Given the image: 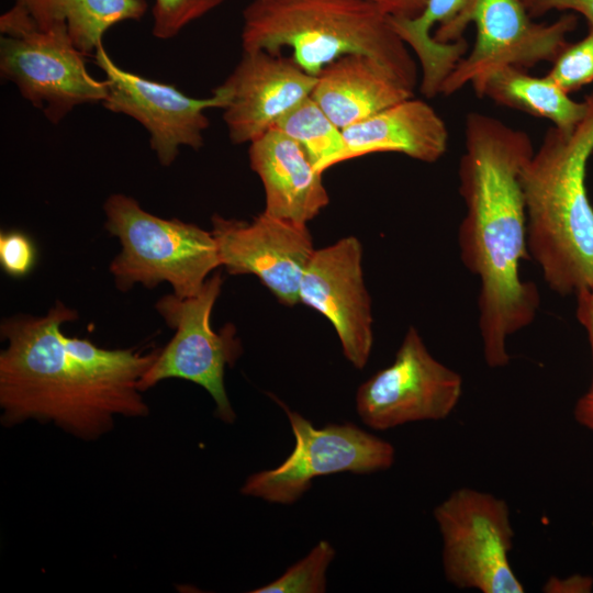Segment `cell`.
<instances>
[{
  "label": "cell",
  "instance_id": "cell-15",
  "mask_svg": "<svg viewBox=\"0 0 593 593\" xmlns=\"http://www.w3.org/2000/svg\"><path fill=\"white\" fill-rule=\"evenodd\" d=\"M317 77L291 58L267 51H243L232 74L214 89L225 102L223 120L234 144L251 143L309 98Z\"/></svg>",
  "mask_w": 593,
  "mask_h": 593
},
{
  "label": "cell",
  "instance_id": "cell-28",
  "mask_svg": "<svg viewBox=\"0 0 593 593\" xmlns=\"http://www.w3.org/2000/svg\"><path fill=\"white\" fill-rule=\"evenodd\" d=\"M396 19H415L422 14L428 0H366Z\"/></svg>",
  "mask_w": 593,
  "mask_h": 593
},
{
  "label": "cell",
  "instance_id": "cell-1",
  "mask_svg": "<svg viewBox=\"0 0 593 593\" xmlns=\"http://www.w3.org/2000/svg\"><path fill=\"white\" fill-rule=\"evenodd\" d=\"M78 318L60 301L45 315L16 314L0 325L8 342L0 354L1 422H53L81 439L94 440L114 417L148 414L139 381L160 349H105L87 338L69 337L64 323Z\"/></svg>",
  "mask_w": 593,
  "mask_h": 593
},
{
  "label": "cell",
  "instance_id": "cell-21",
  "mask_svg": "<svg viewBox=\"0 0 593 593\" xmlns=\"http://www.w3.org/2000/svg\"><path fill=\"white\" fill-rule=\"evenodd\" d=\"M467 0H428L415 19L392 18L393 26L419 61L422 82L439 85L454 69L462 56L459 43H440L432 35L435 25L450 23L462 10Z\"/></svg>",
  "mask_w": 593,
  "mask_h": 593
},
{
  "label": "cell",
  "instance_id": "cell-23",
  "mask_svg": "<svg viewBox=\"0 0 593 593\" xmlns=\"http://www.w3.org/2000/svg\"><path fill=\"white\" fill-rule=\"evenodd\" d=\"M335 549L321 540L303 559L288 568L278 579L253 590V593H321L326 589V570Z\"/></svg>",
  "mask_w": 593,
  "mask_h": 593
},
{
  "label": "cell",
  "instance_id": "cell-5",
  "mask_svg": "<svg viewBox=\"0 0 593 593\" xmlns=\"http://www.w3.org/2000/svg\"><path fill=\"white\" fill-rule=\"evenodd\" d=\"M103 209L104 227L122 246L110 265L120 291L136 283L154 289L167 282L176 295L187 298L197 294L210 273L221 267L212 232L150 214L122 193L110 195Z\"/></svg>",
  "mask_w": 593,
  "mask_h": 593
},
{
  "label": "cell",
  "instance_id": "cell-20",
  "mask_svg": "<svg viewBox=\"0 0 593 593\" xmlns=\"http://www.w3.org/2000/svg\"><path fill=\"white\" fill-rule=\"evenodd\" d=\"M474 93L505 105L549 120L561 131L573 130L588 114V97L577 102L547 75L535 77L526 69L505 66L471 83Z\"/></svg>",
  "mask_w": 593,
  "mask_h": 593
},
{
  "label": "cell",
  "instance_id": "cell-24",
  "mask_svg": "<svg viewBox=\"0 0 593 593\" xmlns=\"http://www.w3.org/2000/svg\"><path fill=\"white\" fill-rule=\"evenodd\" d=\"M547 76L564 92H573L593 81V30L574 44H568Z\"/></svg>",
  "mask_w": 593,
  "mask_h": 593
},
{
  "label": "cell",
  "instance_id": "cell-12",
  "mask_svg": "<svg viewBox=\"0 0 593 593\" xmlns=\"http://www.w3.org/2000/svg\"><path fill=\"white\" fill-rule=\"evenodd\" d=\"M97 66L105 76L107 110L128 115L149 133L152 149L163 166H170L181 146L200 149L203 133L210 122L209 109H223L225 102L216 93L198 99L184 94L175 86L144 78L118 66L103 44L94 55Z\"/></svg>",
  "mask_w": 593,
  "mask_h": 593
},
{
  "label": "cell",
  "instance_id": "cell-6",
  "mask_svg": "<svg viewBox=\"0 0 593 593\" xmlns=\"http://www.w3.org/2000/svg\"><path fill=\"white\" fill-rule=\"evenodd\" d=\"M469 23L475 25V42L441 85L444 96L501 67L526 69L553 61L568 45L567 35L575 29L577 16L563 14L549 24L536 23L522 0H467L459 14L438 26L433 36L440 43L457 42Z\"/></svg>",
  "mask_w": 593,
  "mask_h": 593
},
{
  "label": "cell",
  "instance_id": "cell-13",
  "mask_svg": "<svg viewBox=\"0 0 593 593\" xmlns=\"http://www.w3.org/2000/svg\"><path fill=\"white\" fill-rule=\"evenodd\" d=\"M221 266L231 275H254L283 305L300 303L304 270L315 251L312 235L298 224L260 213L251 222L213 215Z\"/></svg>",
  "mask_w": 593,
  "mask_h": 593
},
{
  "label": "cell",
  "instance_id": "cell-31",
  "mask_svg": "<svg viewBox=\"0 0 593 593\" xmlns=\"http://www.w3.org/2000/svg\"><path fill=\"white\" fill-rule=\"evenodd\" d=\"M574 417L579 424L593 430V380L589 391L579 399Z\"/></svg>",
  "mask_w": 593,
  "mask_h": 593
},
{
  "label": "cell",
  "instance_id": "cell-29",
  "mask_svg": "<svg viewBox=\"0 0 593 593\" xmlns=\"http://www.w3.org/2000/svg\"><path fill=\"white\" fill-rule=\"evenodd\" d=\"M593 580L588 577L573 575L567 579L550 578L542 586L544 592H590Z\"/></svg>",
  "mask_w": 593,
  "mask_h": 593
},
{
  "label": "cell",
  "instance_id": "cell-18",
  "mask_svg": "<svg viewBox=\"0 0 593 593\" xmlns=\"http://www.w3.org/2000/svg\"><path fill=\"white\" fill-rule=\"evenodd\" d=\"M342 163L376 153H400L435 163L448 148V128L427 102L410 98L343 130Z\"/></svg>",
  "mask_w": 593,
  "mask_h": 593
},
{
  "label": "cell",
  "instance_id": "cell-26",
  "mask_svg": "<svg viewBox=\"0 0 593 593\" xmlns=\"http://www.w3.org/2000/svg\"><path fill=\"white\" fill-rule=\"evenodd\" d=\"M37 260V249L32 238L21 231L0 234V265L13 278L29 275Z\"/></svg>",
  "mask_w": 593,
  "mask_h": 593
},
{
  "label": "cell",
  "instance_id": "cell-17",
  "mask_svg": "<svg viewBox=\"0 0 593 593\" xmlns=\"http://www.w3.org/2000/svg\"><path fill=\"white\" fill-rule=\"evenodd\" d=\"M395 72L362 54L342 56L317 76L312 99L340 128L414 97Z\"/></svg>",
  "mask_w": 593,
  "mask_h": 593
},
{
  "label": "cell",
  "instance_id": "cell-8",
  "mask_svg": "<svg viewBox=\"0 0 593 593\" xmlns=\"http://www.w3.org/2000/svg\"><path fill=\"white\" fill-rule=\"evenodd\" d=\"M222 284L221 273L216 272L194 295L180 298L171 293L156 302V311L176 332L139 381V390L143 392L171 378L193 382L212 396L215 415L231 424L236 415L225 390L224 376L226 367L234 366L243 348L234 325L227 324L219 332L211 326V313Z\"/></svg>",
  "mask_w": 593,
  "mask_h": 593
},
{
  "label": "cell",
  "instance_id": "cell-25",
  "mask_svg": "<svg viewBox=\"0 0 593 593\" xmlns=\"http://www.w3.org/2000/svg\"><path fill=\"white\" fill-rule=\"evenodd\" d=\"M225 0H155L153 35L159 40L176 36L191 22L217 8Z\"/></svg>",
  "mask_w": 593,
  "mask_h": 593
},
{
  "label": "cell",
  "instance_id": "cell-11",
  "mask_svg": "<svg viewBox=\"0 0 593 593\" xmlns=\"http://www.w3.org/2000/svg\"><path fill=\"white\" fill-rule=\"evenodd\" d=\"M462 394L461 376L438 361L410 326L393 362L360 384L356 410L376 430L406 423L445 419Z\"/></svg>",
  "mask_w": 593,
  "mask_h": 593
},
{
  "label": "cell",
  "instance_id": "cell-2",
  "mask_svg": "<svg viewBox=\"0 0 593 593\" xmlns=\"http://www.w3.org/2000/svg\"><path fill=\"white\" fill-rule=\"evenodd\" d=\"M533 153L526 132L467 114L458 170L466 213L458 239L463 265L480 281L478 325L490 368L508 365V338L534 322L540 304L536 284L519 273L529 254L521 172Z\"/></svg>",
  "mask_w": 593,
  "mask_h": 593
},
{
  "label": "cell",
  "instance_id": "cell-4",
  "mask_svg": "<svg viewBox=\"0 0 593 593\" xmlns=\"http://www.w3.org/2000/svg\"><path fill=\"white\" fill-rule=\"evenodd\" d=\"M243 51L280 53L317 77L349 54L370 56L409 87L417 83V66L396 33L392 16L366 0H251L243 11Z\"/></svg>",
  "mask_w": 593,
  "mask_h": 593
},
{
  "label": "cell",
  "instance_id": "cell-7",
  "mask_svg": "<svg viewBox=\"0 0 593 593\" xmlns=\"http://www.w3.org/2000/svg\"><path fill=\"white\" fill-rule=\"evenodd\" d=\"M0 33L1 77L52 123L78 105L107 98L105 81L89 74L85 54L65 29L40 30L7 11L0 18Z\"/></svg>",
  "mask_w": 593,
  "mask_h": 593
},
{
  "label": "cell",
  "instance_id": "cell-14",
  "mask_svg": "<svg viewBox=\"0 0 593 593\" xmlns=\"http://www.w3.org/2000/svg\"><path fill=\"white\" fill-rule=\"evenodd\" d=\"M362 246L355 236L315 249L300 283V303L334 326L346 359L362 369L373 344L371 299L362 273Z\"/></svg>",
  "mask_w": 593,
  "mask_h": 593
},
{
  "label": "cell",
  "instance_id": "cell-10",
  "mask_svg": "<svg viewBox=\"0 0 593 593\" xmlns=\"http://www.w3.org/2000/svg\"><path fill=\"white\" fill-rule=\"evenodd\" d=\"M276 401L289 418L295 445L278 467L250 474L240 489L243 495L288 505L296 502L317 477L369 474L393 466L395 449L391 443L353 423L316 428L300 413Z\"/></svg>",
  "mask_w": 593,
  "mask_h": 593
},
{
  "label": "cell",
  "instance_id": "cell-22",
  "mask_svg": "<svg viewBox=\"0 0 593 593\" xmlns=\"http://www.w3.org/2000/svg\"><path fill=\"white\" fill-rule=\"evenodd\" d=\"M276 127L303 147L317 171L323 174L342 163L346 148L343 130L311 96L286 113Z\"/></svg>",
  "mask_w": 593,
  "mask_h": 593
},
{
  "label": "cell",
  "instance_id": "cell-19",
  "mask_svg": "<svg viewBox=\"0 0 593 593\" xmlns=\"http://www.w3.org/2000/svg\"><path fill=\"white\" fill-rule=\"evenodd\" d=\"M146 10L145 0H15L8 11L40 30L65 29L81 53L94 55L110 27Z\"/></svg>",
  "mask_w": 593,
  "mask_h": 593
},
{
  "label": "cell",
  "instance_id": "cell-16",
  "mask_svg": "<svg viewBox=\"0 0 593 593\" xmlns=\"http://www.w3.org/2000/svg\"><path fill=\"white\" fill-rule=\"evenodd\" d=\"M249 165L265 189L266 214L306 225L329 203V195L303 147L271 128L250 143Z\"/></svg>",
  "mask_w": 593,
  "mask_h": 593
},
{
  "label": "cell",
  "instance_id": "cell-30",
  "mask_svg": "<svg viewBox=\"0 0 593 593\" xmlns=\"http://www.w3.org/2000/svg\"><path fill=\"white\" fill-rule=\"evenodd\" d=\"M577 316L586 329L593 357V290H583L577 293Z\"/></svg>",
  "mask_w": 593,
  "mask_h": 593
},
{
  "label": "cell",
  "instance_id": "cell-3",
  "mask_svg": "<svg viewBox=\"0 0 593 593\" xmlns=\"http://www.w3.org/2000/svg\"><path fill=\"white\" fill-rule=\"evenodd\" d=\"M571 131L550 127L521 172L528 253L551 290H593V208L585 174L593 154V92Z\"/></svg>",
  "mask_w": 593,
  "mask_h": 593
},
{
  "label": "cell",
  "instance_id": "cell-9",
  "mask_svg": "<svg viewBox=\"0 0 593 593\" xmlns=\"http://www.w3.org/2000/svg\"><path fill=\"white\" fill-rule=\"evenodd\" d=\"M443 539L446 580L483 593H523L510 563L514 529L507 503L470 488L452 491L434 508Z\"/></svg>",
  "mask_w": 593,
  "mask_h": 593
},
{
  "label": "cell",
  "instance_id": "cell-27",
  "mask_svg": "<svg viewBox=\"0 0 593 593\" xmlns=\"http://www.w3.org/2000/svg\"><path fill=\"white\" fill-rule=\"evenodd\" d=\"M528 14L538 18L551 10L573 11L582 14L593 30V0H522Z\"/></svg>",
  "mask_w": 593,
  "mask_h": 593
}]
</instances>
